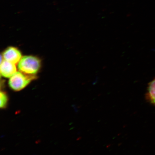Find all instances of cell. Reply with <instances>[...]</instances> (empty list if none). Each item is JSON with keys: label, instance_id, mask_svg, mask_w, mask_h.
Listing matches in <instances>:
<instances>
[{"label": "cell", "instance_id": "6da1fadb", "mask_svg": "<svg viewBox=\"0 0 155 155\" xmlns=\"http://www.w3.org/2000/svg\"><path fill=\"white\" fill-rule=\"evenodd\" d=\"M41 61L38 58L31 55L25 56L18 64L19 71L29 75H36L40 69Z\"/></svg>", "mask_w": 155, "mask_h": 155}, {"label": "cell", "instance_id": "5b68a950", "mask_svg": "<svg viewBox=\"0 0 155 155\" xmlns=\"http://www.w3.org/2000/svg\"><path fill=\"white\" fill-rule=\"evenodd\" d=\"M146 96L147 101L155 105V79L149 83Z\"/></svg>", "mask_w": 155, "mask_h": 155}, {"label": "cell", "instance_id": "8992f818", "mask_svg": "<svg viewBox=\"0 0 155 155\" xmlns=\"http://www.w3.org/2000/svg\"><path fill=\"white\" fill-rule=\"evenodd\" d=\"M1 105L0 107L1 108H4L5 107L8 101V98L5 93L1 91Z\"/></svg>", "mask_w": 155, "mask_h": 155}, {"label": "cell", "instance_id": "277c9868", "mask_svg": "<svg viewBox=\"0 0 155 155\" xmlns=\"http://www.w3.org/2000/svg\"><path fill=\"white\" fill-rule=\"evenodd\" d=\"M0 71L2 76L10 78L17 72V69L15 64L4 59L1 62Z\"/></svg>", "mask_w": 155, "mask_h": 155}, {"label": "cell", "instance_id": "3957f363", "mask_svg": "<svg viewBox=\"0 0 155 155\" xmlns=\"http://www.w3.org/2000/svg\"><path fill=\"white\" fill-rule=\"evenodd\" d=\"M4 59L16 64H18L22 57V54L17 48L14 47H9L3 52Z\"/></svg>", "mask_w": 155, "mask_h": 155}, {"label": "cell", "instance_id": "7a4b0ae2", "mask_svg": "<svg viewBox=\"0 0 155 155\" xmlns=\"http://www.w3.org/2000/svg\"><path fill=\"white\" fill-rule=\"evenodd\" d=\"M36 75H29L21 71H17L10 78L9 85L10 88L15 91L22 90L36 78Z\"/></svg>", "mask_w": 155, "mask_h": 155}]
</instances>
